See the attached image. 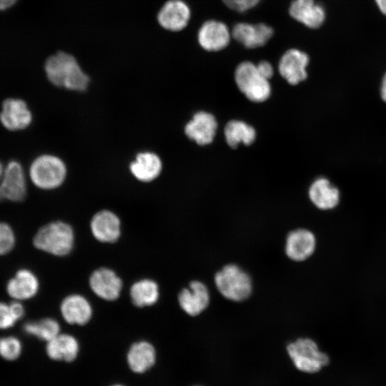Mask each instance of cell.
Segmentation results:
<instances>
[{
    "label": "cell",
    "instance_id": "6da1fadb",
    "mask_svg": "<svg viewBox=\"0 0 386 386\" xmlns=\"http://www.w3.org/2000/svg\"><path fill=\"white\" fill-rule=\"evenodd\" d=\"M44 70L49 81L59 87L84 91L89 84V76L75 57L64 51L50 56L45 62Z\"/></svg>",
    "mask_w": 386,
    "mask_h": 386
},
{
    "label": "cell",
    "instance_id": "7a4b0ae2",
    "mask_svg": "<svg viewBox=\"0 0 386 386\" xmlns=\"http://www.w3.org/2000/svg\"><path fill=\"white\" fill-rule=\"evenodd\" d=\"M34 247L54 256L69 254L74 244L72 227L62 221H54L40 227L33 237Z\"/></svg>",
    "mask_w": 386,
    "mask_h": 386
},
{
    "label": "cell",
    "instance_id": "3957f363",
    "mask_svg": "<svg viewBox=\"0 0 386 386\" xmlns=\"http://www.w3.org/2000/svg\"><path fill=\"white\" fill-rule=\"evenodd\" d=\"M214 284L219 292L227 300L242 302L253 290L250 275L236 264H227L214 274Z\"/></svg>",
    "mask_w": 386,
    "mask_h": 386
},
{
    "label": "cell",
    "instance_id": "277c9868",
    "mask_svg": "<svg viewBox=\"0 0 386 386\" xmlns=\"http://www.w3.org/2000/svg\"><path fill=\"white\" fill-rule=\"evenodd\" d=\"M66 167L64 162L52 154H41L29 167V177L33 184L41 189H54L65 180Z\"/></svg>",
    "mask_w": 386,
    "mask_h": 386
},
{
    "label": "cell",
    "instance_id": "5b68a950",
    "mask_svg": "<svg viewBox=\"0 0 386 386\" xmlns=\"http://www.w3.org/2000/svg\"><path fill=\"white\" fill-rule=\"evenodd\" d=\"M287 351L295 367L302 372L315 373L330 362L327 354L320 351L310 338L297 339L287 346Z\"/></svg>",
    "mask_w": 386,
    "mask_h": 386
},
{
    "label": "cell",
    "instance_id": "8992f818",
    "mask_svg": "<svg viewBox=\"0 0 386 386\" xmlns=\"http://www.w3.org/2000/svg\"><path fill=\"white\" fill-rule=\"evenodd\" d=\"M234 80L239 89L247 99L254 102L265 101L270 96L271 86L267 79L250 61L240 63L234 72Z\"/></svg>",
    "mask_w": 386,
    "mask_h": 386
},
{
    "label": "cell",
    "instance_id": "52a82bcc",
    "mask_svg": "<svg viewBox=\"0 0 386 386\" xmlns=\"http://www.w3.org/2000/svg\"><path fill=\"white\" fill-rule=\"evenodd\" d=\"M317 247V239L310 229L298 228L290 231L285 239L284 252L287 257L297 262L311 257Z\"/></svg>",
    "mask_w": 386,
    "mask_h": 386
},
{
    "label": "cell",
    "instance_id": "ba28073f",
    "mask_svg": "<svg viewBox=\"0 0 386 386\" xmlns=\"http://www.w3.org/2000/svg\"><path fill=\"white\" fill-rule=\"evenodd\" d=\"M181 309L188 315L195 317L203 312L210 302V293L207 285L199 280L190 282L178 295Z\"/></svg>",
    "mask_w": 386,
    "mask_h": 386
},
{
    "label": "cell",
    "instance_id": "9c48e42d",
    "mask_svg": "<svg viewBox=\"0 0 386 386\" xmlns=\"http://www.w3.org/2000/svg\"><path fill=\"white\" fill-rule=\"evenodd\" d=\"M4 199L20 202L27 194L26 182L21 164L15 160L9 162L6 167L1 182Z\"/></svg>",
    "mask_w": 386,
    "mask_h": 386
},
{
    "label": "cell",
    "instance_id": "30bf717a",
    "mask_svg": "<svg viewBox=\"0 0 386 386\" xmlns=\"http://www.w3.org/2000/svg\"><path fill=\"white\" fill-rule=\"evenodd\" d=\"M6 292L13 300L24 302L34 297L39 290V281L34 272L27 268H19L8 279Z\"/></svg>",
    "mask_w": 386,
    "mask_h": 386
},
{
    "label": "cell",
    "instance_id": "8fae6325",
    "mask_svg": "<svg viewBox=\"0 0 386 386\" xmlns=\"http://www.w3.org/2000/svg\"><path fill=\"white\" fill-rule=\"evenodd\" d=\"M0 122L9 131H19L31 124L32 114L24 100L8 98L2 103Z\"/></svg>",
    "mask_w": 386,
    "mask_h": 386
},
{
    "label": "cell",
    "instance_id": "7c38bea8",
    "mask_svg": "<svg viewBox=\"0 0 386 386\" xmlns=\"http://www.w3.org/2000/svg\"><path fill=\"white\" fill-rule=\"evenodd\" d=\"M89 285L93 292L99 297L107 301H114L120 295L122 281L112 269L102 267L91 273Z\"/></svg>",
    "mask_w": 386,
    "mask_h": 386
},
{
    "label": "cell",
    "instance_id": "4fadbf2b",
    "mask_svg": "<svg viewBox=\"0 0 386 386\" xmlns=\"http://www.w3.org/2000/svg\"><path fill=\"white\" fill-rule=\"evenodd\" d=\"M308 64L309 56L306 53L290 49L284 52L279 61V72L289 84L296 85L307 78Z\"/></svg>",
    "mask_w": 386,
    "mask_h": 386
},
{
    "label": "cell",
    "instance_id": "5bb4252c",
    "mask_svg": "<svg viewBox=\"0 0 386 386\" xmlns=\"http://www.w3.org/2000/svg\"><path fill=\"white\" fill-rule=\"evenodd\" d=\"M273 29L264 23H238L232 31L233 38L249 49L262 46L273 35Z\"/></svg>",
    "mask_w": 386,
    "mask_h": 386
},
{
    "label": "cell",
    "instance_id": "9a60e30c",
    "mask_svg": "<svg viewBox=\"0 0 386 386\" xmlns=\"http://www.w3.org/2000/svg\"><path fill=\"white\" fill-rule=\"evenodd\" d=\"M91 232L101 242L113 243L121 235V222L118 216L109 210L96 212L90 222Z\"/></svg>",
    "mask_w": 386,
    "mask_h": 386
},
{
    "label": "cell",
    "instance_id": "2e32d148",
    "mask_svg": "<svg viewBox=\"0 0 386 386\" xmlns=\"http://www.w3.org/2000/svg\"><path fill=\"white\" fill-rule=\"evenodd\" d=\"M199 45L209 51H217L226 48L230 41L227 25L216 20L205 21L198 31Z\"/></svg>",
    "mask_w": 386,
    "mask_h": 386
},
{
    "label": "cell",
    "instance_id": "e0dca14e",
    "mask_svg": "<svg viewBox=\"0 0 386 386\" xmlns=\"http://www.w3.org/2000/svg\"><path fill=\"white\" fill-rule=\"evenodd\" d=\"M190 16V9L185 2L182 0H169L159 10L157 20L164 29L178 31L187 26Z\"/></svg>",
    "mask_w": 386,
    "mask_h": 386
},
{
    "label": "cell",
    "instance_id": "ac0fdd59",
    "mask_svg": "<svg viewBox=\"0 0 386 386\" xmlns=\"http://www.w3.org/2000/svg\"><path fill=\"white\" fill-rule=\"evenodd\" d=\"M217 123L214 117L206 112L196 113L192 119L186 124L184 132L197 144H210L215 136Z\"/></svg>",
    "mask_w": 386,
    "mask_h": 386
},
{
    "label": "cell",
    "instance_id": "d6986e66",
    "mask_svg": "<svg viewBox=\"0 0 386 386\" xmlns=\"http://www.w3.org/2000/svg\"><path fill=\"white\" fill-rule=\"evenodd\" d=\"M60 311L64 320L70 325H84L92 316L90 302L78 294L66 296L61 303Z\"/></svg>",
    "mask_w": 386,
    "mask_h": 386
},
{
    "label": "cell",
    "instance_id": "ffe728a7",
    "mask_svg": "<svg viewBox=\"0 0 386 386\" xmlns=\"http://www.w3.org/2000/svg\"><path fill=\"white\" fill-rule=\"evenodd\" d=\"M290 15L310 29H317L324 22L325 11L314 0H294L289 8Z\"/></svg>",
    "mask_w": 386,
    "mask_h": 386
},
{
    "label": "cell",
    "instance_id": "44dd1931",
    "mask_svg": "<svg viewBox=\"0 0 386 386\" xmlns=\"http://www.w3.org/2000/svg\"><path fill=\"white\" fill-rule=\"evenodd\" d=\"M133 176L140 182H150L157 179L162 169L159 157L152 152L137 154L135 159L129 164Z\"/></svg>",
    "mask_w": 386,
    "mask_h": 386
},
{
    "label": "cell",
    "instance_id": "7402d4cb",
    "mask_svg": "<svg viewBox=\"0 0 386 386\" xmlns=\"http://www.w3.org/2000/svg\"><path fill=\"white\" fill-rule=\"evenodd\" d=\"M79 345L77 340L69 334L59 333L46 342V352L53 360L71 362L78 355Z\"/></svg>",
    "mask_w": 386,
    "mask_h": 386
},
{
    "label": "cell",
    "instance_id": "603a6c76",
    "mask_svg": "<svg viewBox=\"0 0 386 386\" xmlns=\"http://www.w3.org/2000/svg\"><path fill=\"white\" fill-rule=\"evenodd\" d=\"M312 203L321 210H330L340 202V192L325 178L315 180L309 189Z\"/></svg>",
    "mask_w": 386,
    "mask_h": 386
},
{
    "label": "cell",
    "instance_id": "cb8c5ba5",
    "mask_svg": "<svg viewBox=\"0 0 386 386\" xmlns=\"http://www.w3.org/2000/svg\"><path fill=\"white\" fill-rule=\"evenodd\" d=\"M127 360L130 370L138 374L149 370L156 362V350L147 341L134 342L129 348Z\"/></svg>",
    "mask_w": 386,
    "mask_h": 386
},
{
    "label": "cell",
    "instance_id": "d4e9b609",
    "mask_svg": "<svg viewBox=\"0 0 386 386\" xmlns=\"http://www.w3.org/2000/svg\"><path fill=\"white\" fill-rule=\"evenodd\" d=\"M131 300L138 307L151 306L155 304L159 297L157 283L150 279H144L134 282L129 292Z\"/></svg>",
    "mask_w": 386,
    "mask_h": 386
},
{
    "label": "cell",
    "instance_id": "484cf974",
    "mask_svg": "<svg viewBox=\"0 0 386 386\" xmlns=\"http://www.w3.org/2000/svg\"><path fill=\"white\" fill-rule=\"evenodd\" d=\"M224 135L230 147L235 148L239 143L250 145L256 137L254 129L242 121L232 120L225 126Z\"/></svg>",
    "mask_w": 386,
    "mask_h": 386
},
{
    "label": "cell",
    "instance_id": "4316f807",
    "mask_svg": "<svg viewBox=\"0 0 386 386\" xmlns=\"http://www.w3.org/2000/svg\"><path fill=\"white\" fill-rule=\"evenodd\" d=\"M23 330L27 335L47 342L60 333V325L56 320L45 317L37 321L25 322Z\"/></svg>",
    "mask_w": 386,
    "mask_h": 386
},
{
    "label": "cell",
    "instance_id": "83f0119b",
    "mask_svg": "<svg viewBox=\"0 0 386 386\" xmlns=\"http://www.w3.org/2000/svg\"><path fill=\"white\" fill-rule=\"evenodd\" d=\"M22 345L15 336H5L0 338V356L9 361L16 360L21 355Z\"/></svg>",
    "mask_w": 386,
    "mask_h": 386
},
{
    "label": "cell",
    "instance_id": "f1b7e54d",
    "mask_svg": "<svg viewBox=\"0 0 386 386\" xmlns=\"http://www.w3.org/2000/svg\"><path fill=\"white\" fill-rule=\"evenodd\" d=\"M16 243V236L13 227L7 222L0 221V257L13 251Z\"/></svg>",
    "mask_w": 386,
    "mask_h": 386
},
{
    "label": "cell",
    "instance_id": "f546056e",
    "mask_svg": "<svg viewBox=\"0 0 386 386\" xmlns=\"http://www.w3.org/2000/svg\"><path fill=\"white\" fill-rule=\"evenodd\" d=\"M18 322L10 302L0 301V330H8Z\"/></svg>",
    "mask_w": 386,
    "mask_h": 386
},
{
    "label": "cell",
    "instance_id": "4dcf8cb0",
    "mask_svg": "<svg viewBox=\"0 0 386 386\" xmlns=\"http://www.w3.org/2000/svg\"><path fill=\"white\" fill-rule=\"evenodd\" d=\"M260 0H222L229 9L242 12L256 6Z\"/></svg>",
    "mask_w": 386,
    "mask_h": 386
},
{
    "label": "cell",
    "instance_id": "1f68e13d",
    "mask_svg": "<svg viewBox=\"0 0 386 386\" xmlns=\"http://www.w3.org/2000/svg\"><path fill=\"white\" fill-rule=\"evenodd\" d=\"M259 74L266 79L269 80L274 74L272 64L267 61H261L257 65Z\"/></svg>",
    "mask_w": 386,
    "mask_h": 386
},
{
    "label": "cell",
    "instance_id": "d6a6232c",
    "mask_svg": "<svg viewBox=\"0 0 386 386\" xmlns=\"http://www.w3.org/2000/svg\"><path fill=\"white\" fill-rule=\"evenodd\" d=\"M17 0H0V10L9 9L13 6Z\"/></svg>",
    "mask_w": 386,
    "mask_h": 386
},
{
    "label": "cell",
    "instance_id": "836d02e7",
    "mask_svg": "<svg viewBox=\"0 0 386 386\" xmlns=\"http://www.w3.org/2000/svg\"><path fill=\"white\" fill-rule=\"evenodd\" d=\"M380 11L386 16V0H375Z\"/></svg>",
    "mask_w": 386,
    "mask_h": 386
},
{
    "label": "cell",
    "instance_id": "e575fe53",
    "mask_svg": "<svg viewBox=\"0 0 386 386\" xmlns=\"http://www.w3.org/2000/svg\"><path fill=\"white\" fill-rule=\"evenodd\" d=\"M381 96L382 99L386 102V74L382 79L381 86Z\"/></svg>",
    "mask_w": 386,
    "mask_h": 386
},
{
    "label": "cell",
    "instance_id": "d590c367",
    "mask_svg": "<svg viewBox=\"0 0 386 386\" xmlns=\"http://www.w3.org/2000/svg\"><path fill=\"white\" fill-rule=\"evenodd\" d=\"M4 167L3 166L1 162L0 161V202L4 199L3 192L1 189V182L3 177L4 172Z\"/></svg>",
    "mask_w": 386,
    "mask_h": 386
},
{
    "label": "cell",
    "instance_id": "8d00e7d4",
    "mask_svg": "<svg viewBox=\"0 0 386 386\" xmlns=\"http://www.w3.org/2000/svg\"><path fill=\"white\" fill-rule=\"evenodd\" d=\"M112 386H124V385H120V384H116V385H112Z\"/></svg>",
    "mask_w": 386,
    "mask_h": 386
}]
</instances>
